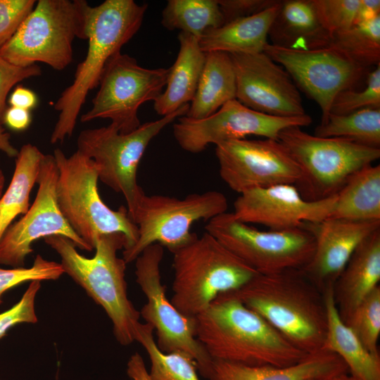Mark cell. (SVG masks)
<instances>
[{
	"instance_id": "cell-1",
	"label": "cell",
	"mask_w": 380,
	"mask_h": 380,
	"mask_svg": "<svg viewBox=\"0 0 380 380\" xmlns=\"http://www.w3.org/2000/svg\"><path fill=\"white\" fill-rule=\"evenodd\" d=\"M195 335L213 360L284 367L308 353L293 345L232 291L220 294L195 317Z\"/></svg>"
},
{
	"instance_id": "cell-2",
	"label": "cell",
	"mask_w": 380,
	"mask_h": 380,
	"mask_svg": "<svg viewBox=\"0 0 380 380\" xmlns=\"http://www.w3.org/2000/svg\"><path fill=\"white\" fill-rule=\"evenodd\" d=\"M232 292L298 348L308 354L322 350L327 332L324 292L300 269L258 274Z\"/></svg>"
},
{
	"instance_id": "cell-3",
	"label": "cell",
	"mask_w": 380,
	"mask_h": 380,
	"mask_svg": "<svg viewBox=\"0 0 380 380\" xmlns=\"http://www.w3.org/2000/svg\"><path fill=\"white\" fill-rule=\"evenodd\" d=\"M148 5L133 0H106L86 9L88 49L75 72L74 80L55 102L58 118L51 135V144L72 136L89 92L99 86L105 66L138 32Z\"/></svg>"
},
{
	"instance_id": "cell-4",
	"label": "cell",
	"mask_w": 380,
	"mask_h": 380,
	"mask_svg": "<svg viewBox=\"0 0 380 380\" xmlns=\"http://www.w3.org/2000/svg\"><path fill=\"white\" fill-rule=\"evenodd\" d=\"M44 239L61 257L64 273L104 310L118 343L127 346L134 342L140 312L127 295V263L118 256V251L126 246L125 236L120 233L100 236L94 244L95 255L90 258L81 255L66 237L55 235Z\"/></svg>"
},
{
	"instance_id": "cell-5",
	"label": "cell",
	"mask_w": 380,
	"mask_h": 380,
	"mask_svg": "<svg viewBox=\"0 0 380 380\" xmlns=\"http://www.w3.org/2000/svg\"><path fill=\"white\" fill-rule=\"evenodd\" d=\"M172 305L195 317L221 293L236 291L258 273L205 232L175 251Z\"/></svg>"
},
{
	"instance_id": "cell-6",
	"label": "cell",
	"mask_w": 380,
	"mask_h": 380,
	"mask_svg": "<svg viewBox=\"0 0 380 380\" xmlns=\"http://www.w3.org/2000/svg\"><path fill=\"white\" fill-rule=\"evenodd\" d=\"M58 167L56 198L58 208L72 230L93 249L101 235L122 234L124 250L138 239V228L127 208L110 209L98 190L99 177L94 162L78 151L66 156L59 148L53 154Z\"/></svg>"
},
{
	"instance_id": "cell-7",
	"label": "cell",
	"mask_w": 380,
	"mask_h": 380,
	"mask_svg": "<svg viewBox=\"0 0 380 380\" xmlns=\"http://www.w3.org/2000/svg\"><path fill=\"white\" fill-rule=\"evenodd\" d=\"M84 0H39L0 57L18 66L44 63L63 70L72 61L75 39H87Z\"/></svg>"
},
{
	"instance_id": "cell-8",
	"label": "cell",
	"mask_w": 380,
	"mask_h": 380,
	"mask_svg": "<svg viewBox=\"0 0 380 380\" xmlns=\"http://www.w3.org/2000/svg\"><path fill=\"white\" fill-rule=\"evenodd\" d=\"M278 140L299 167L300 179L295 186L310 201L336 195L355 172L380 158V148L343 138L317 137L300 127L284 129Z\"/></svg>"
},
{
	"instance_id": "cell-9",
	"label": "cell",
	"mask_w": 380,
	"mask_h": 380,
	"mask_svg": "<svg viewBox=\"0 0 380 380\" xmlns=\"http://www.w3.org/2000/svg\"><path fill=\"white\" fill-rule=\"evenodd\" d=\"M189 107L186 104L127 134L120 133L111 124L80 132L77 151L94 162L99 180L124 196L130 218L144 193L137 183V172L148 145L167 125L185 115Z\"/></svg>"
},
{
	"instance_id": "cell-10",
	"label": "cell",
	"mask_w": 380,
	"mask_h": 380,
	"mask_svg": "<svg viewBox=\"0 0 380 380\" xmlns=\"http://www.w3.org/2000/svg\"><path fill=\"white\" fill-rule=\"evenodd\" d=\"M227 208L226 196L217 191L191 194L183 198L144 193L131 218L137 226L138 239L132 247L123 250L122 258L129 263L154 243L174 253L198 236L191 232L193 224L210 220Z\"/></svg>"
},
{
	"instance_id": "cell-11",
	"label": "cell",
	"mask_w": 380,
	"mask_h": 380,
	"mask_svg": "<svg viewBox=\"0 0 380 380\" xmlns=\"http://www.w3.org/2000/svg\"><path fill=\"white\" fill-rule=\"evenodd\" d=\"M206 232L261 274L302 269L315 248L312 234L304 227L261 231L225 212L208 220Z\"/></svg>"
},
{
	"instance_id": "cell-12",
	"label": "cell",
	"mask_w": 380,
	"mask_h": 380,
	"mask_svg": "<svg viewBox=\"0 0 380 380\" xmlns=\"http://www.w3.org/2000/svg\"><path fill=\"white\" fill-rule=\"evenodd\" d=\"M163 248L158 243L152 244L135 260L136 281L147 300L139 312L140 316L153 329L160 350L189 355L201 375L208 379L213 360L196 338L195 317L182 315L166 296L160 271Z\"/></svg>"
},
{
	"instance_id": "cell-13",
	"label": "cell",
	"mask_w": 380,
	"mask_h": 380,
	"mask_svg": "<svg viewBox=\"0 0 380 380\" xmlns=\"http://www.w3.org/2000/svg\"><path fill=\"white\" fill-rule=\"evenodd\" d=\"M168 74L169 68H145L134 58L120 52L105 66L91 108L81 115V122L109 119L120 133L132 132L141 125L139 107L159 96Z\"/></svg>"
},
{
	"instance_id": "cell-14",
	"label": "cell",
	"mask_w": 380,
	"mask_h": 380,
	"mask_svg": "<svg viewBox=\"0 0 380 380\" xmlns=\"http://www.w3.org/2000/svg\"><path fill=\"white\" fill-rule=\"evenodd\" d=\"M307 113L301 116L279 117L262 113L242 104L236 99L225 103L213 115L203 119L178 118L173 135L180 147L197 153L211 144L258 136L278 140L279 133L290 127H305L312 123Z\"/></svg>"
},
{
	"instance_id": "cell-15",
	"label": "cell",
	"mask_w": 380,
	"mask_h": 380,
	"mask_svg": "<svg viewBox=\"0 0 380 380\" xmlns=\"http://www.w3.org/2000/svg\"><path fill=\"white\" fill-rule=\"evenodd\" d=\"M57 179L58 167L53 156L44 154L33 203L19 220L11 224L0 239V264L23 267L27 256L33 252V243L50 236H62L80 249L93 250L72 230L62 215L56 198Z\"/></svg>"
},
{
	"instance_id": "cell-16",
	"label": "cell",
	"mask_w": 380,
	"mask_h": 380,
	"mask_svg": "<svg viewBox=\"0 0 380 380\" xmlns=\"http://www.w3.org/2000/svg\"><path fill=\"white\" fill-rule=\"evenodd\" d=\"M263 52L281 65L296 84L316 101L322 111L320 124L327 121L336 94L353 88L366 69L331 45L295 50L268 43Z\"/></svg>"
},
{
	"instance_id": "cell-17",
	"label": "cell",
	"mask_w": 380,
	"mask_h": 380,
	"mask_svg": "<svg viewBox=\"0 0 380 380\" xmlns=\"http://www.w3.org/2000/svg\"><path fill=\"white\" fill-rule=\"evenodd\" d=\"M215 155L222 179L239 194L254 188L296 185L300 179L298 165L279 140H229L216 145Z\"/></svg>"
},
{
	"instance_id": "cell-18",
	"label": "cell",
	"mask_w": 380,
	"mask_h": 380,
	"mask_svg": "<svg viewBox=\"0 0 380 380\" xmlns=\"http://www.w3.org/2000/svg\"><path fill=\"white\" fill-rule=\"evenodd\" d=\"M236 82V99L254 110L279 117L305 113L290 75L265 53L229 54Z\"/></svg>"
},
{
	"instance_id": "cell-19",
	"label": "cell",
	"mask_w": 380,
	"mask_h": 380,
	"mask_svg": "<svg viewBox=\"0 0 380 380\" xmlns=\"http://www.w3.org/2000/svg\"><path fill=\"white\" fill-rule=\"evenodd\" d=\"M234 203V216L246 224H259L270 230L301 227L328 218L336 195L310 201L293 184H278L243 191Z\"/></svg>"
},
{
	"instance_id": "cell-20",
	"label": "cell",
	"mask_w": 380,
	"mask_h": 380,
	"mask_svg": "<svg viewBox=\"0 0 380 380\" xmlns=\"http://www.w3.org/2000/svg\"><path fill=\"white\" fill-rule=\"evenodd\" d=\"M302 227L314 236L315 248L310 261L300 270L324 292L328 286H334L358 245L380 229V221L352 222L327 218L305 223Z\"/></svg>"
},
{
	"instance_id": "cell-21",
	"label": "cell",
	"mask_w": 380,
	"mask_h": 380,
	"mask_svg": "<svg viewBox=\"0 0 380 380\" xmlns=\"http://www.w3.org/2000/svg\"><path fill=\"white\" fill-rule=\"evenodd\" d=\"M380 281V229L356 248L333 287L341 320L346 324L360 303Z\"/></svg>"
},
{
	"instance_id": "cell-22",
	"label": "cell",
	"mask_w": 380,
	"mask_h": 380,
	"mask_svg": "<svg viewBox=\"0 0 380 380\" xmlns=\"http://www.w3.org/2000/svg\"><path fill=\"white\" fill-rule=\"evenodd\" d=\"M348 372L334 353L320 350L289 367L249 366L213 360L209 380H324Z\"/></svg>"
},
{
	"instance_id": "cell-23",
	"label": "cell",
	"mask_w": 380,
	"mask_h": 380,
	"mask_svg": "<svg viewBox=\"0 0 380 380\" xmlns=\"http://www.w3.org/2000/svg\"><path fill=\"white\" fill-rule=\"evenodd\" d=\"M270 44L295 50H311L331 45L311 0L282 1L268 32Z\"/></svg>"
},
{
	"instance_id": "cell-24",
	"label": "cell",
	"mask_w": 380,
	"mask_h": 380,
	"mask_svg": "<svg viewBox=\"0 0 380 380\" xmlns=\"http://www.w3.org/2000/svg\"><path fill=\"white\" fill-rule=\"evenodd\" d=\"M179 50L169 68L165 89L153 101L154 110L162 117L171 114L193 100L205 60L199 39L186 32L178 35Z\"/></svg>"
},
{
	"instance_id": "cell-25",
	"label": "cell",
	"mask_w": 380,
	"mask_h": 380,
	"mask_svg": "<svg viewBox=\"0 0 380 380\" xmlns=\"http://www.w3.org/2000/svg\"><path fill=\"white\" fill-rule=\"evenodd\" d=\"M281 1L257 14L208 30L199 39L201 50L205 53L222 51L229 54L263 52L268 44L270 27L279 11Z\"/></svg>"
},
{
	"instance_id": "cell-26",
	"label": "cell",
	"mask_w": 380,
	"mask_h": 380,
	"mask_svg": "<svg viewBox=\"0 0 380 380\" xmlns=\"http://www.w3.org/2000/svg\"><path fill=\"white\" fill-rule=\"evenodd\" d=\"M334 286L324 291L327 332L322 350L337 355L348 372L360 380H380V355L372 353L341 319L335 304Z\"/></svg>"
},
{
	"instance_id": "cell-27",
	"label": "cell",
	"mask_w": 380,
	"mask_h": 380,
	"mask_svg": "<svg viewBox=\"0 0 380 380\" xmlns=\"http://www.w3.org/2000/svg\"><path fill=\"white\" fill-rule=\"evenodd\" d=\"M236 96V75L230 55L222 51L205 53L198 87L184 116L195 120L207 118Z\"/></svg>"
},
{
	"instance_id": "cell-28",
	"label": "cell",
	"mask_w": 380,
	"mask_h": 380,
	"mask_svg": "<svg viewBox=\"0 0 380 380\" xmlns=\"http://www.w3.org/2000/svg\"><path fill=\"white\" fill-rule=\"evenodd\" d=\"M328 218L352 222L380 221V165L355 172L336 194Z\"/></svg>"
},
{
	"instance_id": "cell-29",
	"label": "cell",
	"mask_w": 380,
	"mask_h": 380,
	"mask_svg": "<svg viewBox=\"0 0 380 380\" xmlns=\"http://www.w3.org/2000/svg\"><path fill=\"white\" fill-rule=\"evenodd\" d=\"M44 154L34 145L24 144L18 151L14 172L0 197V239L14 219L30 208V195L37 183Z\"/></svg>"
},
{
	"instance_id": "cell-30",
	"label": "cell",
	"mask_w": 380,
	"mask_h": 380,
	"mask_svg": "<svg viewBox=\"0 0 380 380\" xmlns=\"http://www.w3.org/2000/svg\"><path fill=\"white\" fill-rule=\"evenodd\" d=\"M161 23L169 30H179L200 39L210 29L224 24L217 0H169Z\"/></svg>"
},
{
	"instance_id": "cell-31",
	"label": "cell",
	"mask_w": 380,
	"mask_h": 380,
	"mask_svg": "<svg viewBox=\"0 0 380 380\" xmlns=\"http://www.w3.org/2000/svg\"><path fill=\"white\" fill-rule=\"evenodd\" d=\"M153 333L150 325L139 322L134 335V341L142 346L149 357L151 380H200L194 359L181 351L163 352L156 344Z\"/></svg>"
},
{
	"instance_id": "cell-32",
	"label": "cell",
	"mask_w": 380,
	"mask_h": 380,
	"mask_svg": "<svg viewBox=\"0 0 380 380\" xmlns=\"http://www.w3.org/2000/svg\"><path fill=\"white\" fill-rule=\"evenodd\" d=\"M314 135L343 138L362 146L380 148V108H365L347 115L330 113Z\"/></svg>"
},
{
	"instance_id": "cell-33",
	"label": "cell",
	"mask_w": 380,
	"mask_h": 380,
	"mask_svg": "<svg viewBox=\"0 0 380 380\" xmlns=\"http://www.w3.org/2000/svg\"><path fill=\"white\" fill-rule=\"evenodd\" d=\"M331 45L367 68L380 63V15L331 37Z\"/></svg>"
},
{
	"instance_id": "cell-34",
	"label": "cell",
	"mask_w": 380,
	"mask_h": 380,
	"mask_svg": "<svg viewBox=\"0 0 380 380\" xmlns=\"http://www.w3.org/2000/svg\"><path fill=\"white\" fill-rule=\"evenodd\" d=\"M373 354L379 355L380 286L376 287L356 308L346 324Z\"/></svg>"
},
{
	"instance_id": "cell-35",
	"label": "cell",
	"mask_w": 380,
	"mask_h": 380,
	"mask_svg": "<svg viewBox=\"0 0 380 380\" xmlns=\"http://www.w3.org/2000/svg\"><path fill=\"white\" fill-rule=\"evenodd\" d=\"M365 108H380V63L369 73L365 89L356 91L351 88L338 93L330 113L347 115Z\"/></svg>"
},
{
	"instance_id": "cell-36",
	"label": "cell",
	"mask_w": 380,
	"mask_h": 380,
	"mask_svg": "<svg viewBox=\"0 0 380 380\" xmlns=\"http://www.w3.org/2000/svg\"><path fill=\"white\" fill-rule=\"evenodd\" d=\"M64 274L61 265L44 259L40 255L34 258L30 267L0 268V305L2 296L8 290L27 281L57 280Z\"/></svg>"
},
{
	"instance_id": "cell-37",
	"label": "cell",
	"mask_w": 380,
	"mask_h": 380,
	"mask_svg": "<svg viewBox=\"0 0 380 380\" xmlns=\"http://www.w3.org/2000/svg\"><path fill=\"white\" fill-rule=\"evenodd\" d=\"M319 20L332 37L355 22L360 0H311Z\"/></svg>"
},
{
	"instance_id": "cell-38",
	"label": "cell",
	"mask_w": 380,
	"mask_h": 380,
	"mask_svg": "<svg viewBox=\"0 0 380 380\" xmlns=\"http://www.w3.org/2000/svg\"><path fill=\"white\" fill-rule=\"evenodd\" d=\"M41 281H31L21 298L9 309L0 313V339L13 327L22 323H36L35 298Z\"/></svg>"
},
{
	"instance_id": "cell-39",
	"label": "cell",
	"mask_w": 380,
	"mask_h": 380,
	"mask_svg": "<svg viewBox=\"0 0 380 380\" xmlns=\"http://www.w3.org/2000/svg\"><path fill=\"white\" fill-rule=\"evenodd\" d=\"M36 2L35 0H0V48L13 36Z\"/></svg>"
},
{
	"instance_id": "cell-40",
	"label": "cell",
	"mask_w": 380,
	"mask_h": 380,
	"mask_svg": "<svg viewBox=\"0 0 380 380\" xmlns=\"http://www.w3.org/2000/svg\"><path fill=\"white\" fill-rule=\"evenodd\" d=\"M41 75V68L37 64L18 66L0 57V120L7 108L6 99L11 89L24 80Z\"/></svg>"
},
{
	"instance_id": "cell-41",
	"label": "cell",
	"mask_w": 380,
	"mask_h": 380,
	"mask_svg": "<svg viewBox=\"0 0 380 380\" xmlns=\"http://www.w3.org/2000/svg\"><path fill=\"white\" fill-rule=\"evenodd\" d=\"M224 23L260 13L277 4V0H217Z\"/></svg>"
},
{
	"instance_id": "cell-42",
	"label": "cell",
	"mask_w": 380,
	"mask_h": 380,
	"mask_svg": "<svg viewBox=\"0 0 380 380\" xmlns=\"http://www.w3.org/2000/svg\"><path fill=\"white\" fill-rule=\"evenodd\" d=\"M1 119L8 128L15 131L26 129L32 121L29 110L12 106L6 108Z\"/></svg>"
},
{
	"instance_id": "cell-43",
	"label": "cell",
	"mask_w": 380,
	"mask_h": 380,
	"mask_svg": "<svg viewBox=\"0 0 380 380\" xmlns=\"http://www.w3.org/2000/svg\"><path fill=\"white\" fill-rule=\"evenodd\" d=\"M8 102L12 107L30 110L37 104V96L31 89L18 86L10 95Z\"/></svg>"
},
{
	"instance_id": "cell-44",
	"label": "cell",
	"mask_w": 380,
	"mask_h": 380,
	"mask_svg": "<svg viewBox=\"0 0 380 380\" xmlns=\"http://www.w3.org/2000/svg\"><path fill=\"white\" fill-rule=\"evenodd\" d=\"M127 374L131 380H151L141 355L134 353L127 365Z\"/></svg>"
},
{
	"instance_id": "cell-45",
	"label": "cell",
	"mask_w": 380,
	"mask_h": 380,
	"mask_svg": "<svg viewBox=\"0 0 380 380\" xmlns=\"http://www.w3.org/2000/svg\"><path fill=\"white\" fill-rule=\"evenodd\" d=\"M378 15H380L379 0H360L355 24L373 19Z\"/></svg>"
},
{
	"instance_id": "cell-46",
	"label": "cell",
	"mask_w": 380,
	"mask_h": 380,
	"mask_svg": "<svg viewBox=\"0 0 380 380\" xmlns=\"http://www.w3.org/2000/svg\"><path fill=\"white\" fill-rule=\"evenodd\" d=\"M11 135L0 125V151L8 157H16L18 151L11 142Z\"/></svg>"
},
{
	"instance_id": "cell-47",
	"label": "cell",
	"mask_w": 380,
	"mask_h": 380,
	"mask_svg": "<svg viewBox=\"0 0 380 380\" xmlns=\"http://www.w3.org/2000/svg\"><path fill=\"white\" fill-rule=\"evenodd\" d=\"M324 380H360L354 376L351 375L349 372L341 373Z\"/></svg>"
},
{
	"instance_id": "cell-48",
	"label": "cell",
	"mask_w": 380,
	"mask_h": 380,
	"mask_svg": "<svg viewBox=\"0 0 380 380\" xmlns=\"http://www.w3.org/2000/svg\"><path fill=\"white\" fill-rule=\"evenodd\" d=\"M4 184H5V176H4L3 170H1L0 167V197L4 193Z\"/></svg>"
},
{
	"instance_id": "cell-49",
	"label": "cell",
	"mask_w": 380,
	"mask_h": 380,
	"mask_svg": "<svg viewBox=\"0 0 380 380\" xmlns=\"http://www.w3.org/2000/svg\"><path fill=\"white\" fill-rule=\"evenodd\" d=\"M0 380H2V379H1V378H0Z\"/></svg>"
}]
</instances>
